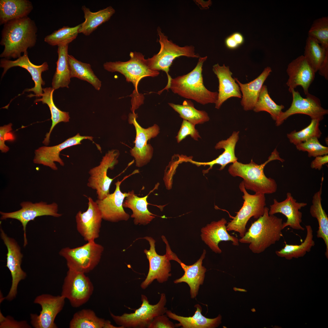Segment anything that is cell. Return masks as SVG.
<instances>
[{"mask_svg": "<svg viewBox=\"0 0 328 328\" xmlns=\"http://www.w3.org/2000/svg\"><path fill=\"white\" fill-rule=\"evenodd\" d=\"M37 32L35 22L28 16L4 24L0 42L4 49L0 57L8 60L20 57L22 53L35 46Z\"/></svg>", "mask_w": 328, "mask_h": 328, "instance_id": "1", "label": "cell"}, {"mask_svg": "<svg viewBox=\"0 0 328 328\" xmlns=\"http://www.w3.org/2000/svg\"><path fill=\"white\" fill-rule=\"evenodd\" d=\"M269 210L266 207L263 215L253 222L244 236L239 239V242L249 244V248L254 253L263 252L283 236L282 218L269 215Z\"/></svg>", "mask_w": 328, "mask_h": 328, "instance_id": "2", "label": "cell"}, {"mask_svg": "<svg viewBox=\"0 0 328 328\" xmlns=\"http://www.w3.org/2000/svg\"><path fill=\"white\" fill-rule=\"evenodd\" d=\"M278 160L283 162L285 160L279 156L275 148L264 163L258 165L252 159L248 164H243L237 161L230 165L228 169L229 173L232 176L240 177L245 189L254 191L255 193L271 194L277 191V185L275 180L267 177L264 170L266 165L269 162Z\"/></svg>", "mask_w": 328, "mask_h": 328, "instance_id": "3", "label": "cell"}, {"mask_svg": "<svg viewBox=\"0 0 328 328\" xmlns=\"http://www.w3.org/2000/svg\"><path fill=\"white\" fill-rule=\"evenodd\" d=\"M207 58V56L200 57L196 65L192 71L186 74L172 78L165 90L170 89L175 94L203 105L215 104L218 92L209 91L203 83L202 67Z\"/></svg>", "mask_w": 328, "mask_h": 328, "instance_id": "4", "label": "cell"}, {"mask_svg": "<svg viewBox=\"0 0 328 328\" xmlns=\"http://www.w3.org/2000/svg\"><path fill=\"white\" fill-rule=\"evenodd\" d=\"M129 56L130 58L128 61L107 62L104 64L103 67L109 72L120 73L124 76L127 82L132 83L135 90L132 94L131 110L134 111L143 103L144 97L138 92L139 82L145 77H156L159 72L150 69L144 56L141 53L131 52Z\"/></svg>", "mask_w": 328, "mask_h": 328, "instance_id": "5", "label": "cell"}, {"mask_svg": "<svg viewBox=\"0 0 328 328\" xmlns=\"http://www.w3.org/2000/svg\"><path fill=\"white\" fill-rule=\"evenodd\" d=\"M157 32L159 38L160 50L158 53L147 59L146 61L149 67L152 70L159 71L162 70L166 73L168 82L166 87H167L172 78L169 74V67L176 58L182 56L199 58L200 56L195 53L193 46H180L169 40L159 27L157 28Z\"/></svg>", "mask_w": 328, "mask_h": 328, "instance_id": "6", "label": "cell"}, {"mask_svg": "<svg viewBox=\"0 0 328 328\" xmlns=\"http://www.w3.org/2000/svg\"><path fill=\"white\" fill-rule=\"evenodd\" d=\"M141 300L140 307L134 313L117 316L110 312L111 317L117 325L123 328H145L155 317L166 313L167 300L164 293L161 294L159 301L155 305L150 304L147 296L143 294L141 296Z\"/></svg>", "mask_w": 328, "mask_h": 328, "instance_id": "7", "label": "cell"}, {"mask_svg": "<svg viewBox=\"0 0 328 328\" xmlns=\"http://www.w3.org/2000/svg\"><path fill=\"white\" fill-rule=\"evenodd\" d=\"M104 250L102 245L91 241L77 247L63 248L59 254L65 259L68 269L86 273L98 265Z\"/></svg>", "mask_w": 328, "mask_h": 328, "instance_id": "8", "label": "cell"}, {"mask_svg": "<svg viewBox=\"0 0 328 328\" xmlns=\"http://www.w3.org/2000/svg\"><path fill=\"white\" fill-rule=\"evenodd\" d=\"M239 188L243 193V205L233 219L227 223L228 231H234L243 237L246 232V226L251 217L258 219L263 215L266 207V198L264 194L255 193L251 195L247 192L242 181Z\"/></svg>", "mask_w": 328, "mask_h": 328, "instance_id": "9", "label": "cell"}, {"mask_svg": "<svg viewBox=\"0 0 328 328\" xmlns=\"http://www.w3.org/2000/svg\"><path fill=\"white\" fill-rule=\"evenodd\" d=\"M85 274L68 269L64 279L61 295L67 299L73 307L87 302L93 293V285Z\"/></svg>", "mask_w": 328, "mask_h": 328, "instance_id": "10", "label": "cell"}, {"mask_svg": "<svg viewBox=\"0 0 328 328\" xmlns=\"http://www.w3.org/2000/svg\"><path fill=\"white\" fill-rule=\"evenodd\" d=\"M21 208L19 210L11 212L0 211V219H12L17 220L21 223L23 231V246L25 247L28 244L26 238V227L30 221L34 220L39 217L50 216L59 217L62 214L58 213V206L56 203L47 204L43 201L33 203L29 201H24L20 204Z\"/></svg>", "mask_w": 328, "mask_h": 328, "instance_id": "11", "label": "cell"}, {"mask_svg": "<svg viewBox=\"0 0 328 328\" xmlns=\"http://www.w3.org/2000/svg\"><path fill=\"white\" fill-rule=\"evenodd\" d=\"M137 114L131 113L129 115L128 122L134 126L136 136L134 142V147L130 150L132 156L135 158L136 166L140 167L146 165L150 161L153 153V148L147 144L148 140L156 137L159 132V126L154 124L147 128H142L136 121Z\"/></svg>", "mask_w": 328, "mask_h": 328, "instance_id": "12", "label": "cell"}, {"mask_svg": "<svg viewBox=\"0 0 328 328\" xmlns=\"http://www.w3.org/2000/svg\"><path fill=\"white\" fill-rule=\"evenodd\" d=\"M119 155L118 150L109 151L103 157L99 165L89 172L90 176L87 185L96 190L98 199H104L110 193V186L114 179L107 176V171L109 169H113L118 163Z\"/></svg>", "mask_w": 328, "mask_h": 328, "instance_id": "13", "label": "cell"}, {"mask_svg": "<svg viewBox=\"0 0 328 328\" xmlns=\"http://www.w3.org/2000/svg\"><path fill=\"white\" fill-rule=\"evenodd\" d=\"M0 232L1 238L7 249L6 266L10 271L12 278L11 287L5 299L11 301L16 297L19 282L25 279L27 275L21 267L23 255L20 247L15 239L7 235L1 226Z\"/></svg>", "mask_w": 328, "mask_h": 328, "instance_id": "14", "label": "cell"}, {"mask_svg": "<svg viewBox=\"0 0 328 328\" xmlns=\"http://www.w3.org/2000/svg\"><path fill=\"white\" fill-rule=\"evenodd\" d=\"M291 93L292 101L290 108L281 113L275 121L276 126L281 125L289 116L296 114H306L312 119H318L321 121L324 116L328 113V110L322 107L320 100L309 93L306 97H302L298 91L292 90Z\"/></svg>", "mask_w": 328, "mask_h": 328, "instance_id": "15", "label": "cell"}, {"mask_svg": "<svg viewBox=\"0 0 328 328\" xmlns=\"http://www.w3.org/2000/svg\"><path fill=\"white\" fill-rule=\"evenodd\" d=\"M142 238L147 241L150 244L149 250L144 251L146 256L149 265V271L145 280L140 285L141 288L145 289L156 279L160 283L165 282L171 276V265L170 256L166 252L165 255H158L155 251V240L152 237L146 236Z\"/></svg>", "mask_w": 328, "mask_h": 328, "instance_id": "16", "label": "cell"}, {"mask_svg": "<svg viewBox=\"0 0 328 328\" xmlns=\"http://www.w3.org/2000/svg\"><path fill=\"white\" fill-rule=\"evenodd\" d=\"M65 298L60 296L44 294L37 296L34 303L39 305L41 310L39 315L31 314V323L35 328H56L54 322L57 314L62 310Z\"/></svg>", "mask_w": 328, "mask_h": 328, "instance_id": "17", "label": "cell"}, {"mask_svg": "<svg viewBox=\"0 0 328 328\" xmlns=\"http://www.w3.org/2000/svg\"><path fill=\"white\" fill-rule=\"evenodd\" d=\"M88 208L85 212L79 211L75 216L77 229L87 242L95 241L99 237L103 219L96 201L88 198Z\"/></svg>", "mask_w": 328, "mask_h": 328, "instance_id": "18", "label": "cell"}, {"mask_svg": "<svg viewBox=\"0 0 328 328\" xmlns=\"http://www.w3.org/2000/svg\"><path fill=\"white\" fill-rule=\"evenodd\" d=\"M125 177L121 181L118 180L115 184L114 192L109 193L103 199H97L95 201L101 213L103 219L111 222L127 220L129 214L124 210L123 204L125 198L129 195L130 191L122 193L120 189L122 181L128 177Z\"/></svg>", "mask_w": 328, "mask_h": 328, "instance_id": "19", "label": "cell"}, {"mask_svg": "<svg viewBox=\"0 0 328 328\" xmlns=\"http://www.w3.org/2000/svg\"><path fill=\"white\" fill-rule=\"evenodd\" d=\"M0 67L3 69L2 77L9 69L12 67H19L26 70L31 75L32 80L34 82L35 86L31 88L26 89L24 92L32 91L35 94H30L28 96L29 97L36 96L39 97H41L43 93L42 86L45 84V82L42 79L41 74L43 72L49 69L47 62H45L39 65L33 64L30 61L27 51L23 53V55L15 60H11L4 58L1 59L0 61Z\"/></svg>", "mask_w": 328, "mask_h": 328, "instance_id": "20", "label": "cell"}, {"mask_svg": "<svg viewBox=\"0 0 328 328\" xmlns=\"http://www.w3.org/2000/svg\"><path fill=\"white\" fill-rule=\"evenodd\" d=\"M307 205L306 203L298 202L290 192L286 194V197L284 200L278 202L276 199L273 200V203L270 206L268 213L269 215L281 213L287 218L285 222H283V228L289 226L292 229L304 231L305 228L301 225L302 213L299 210Z\"/></svg>", "mask_w": 328, "mask_h": 328, "instance_id": "21", "label": "cell"}, {"mask_svg": "<svg viewBox=\"0 0 328 328\" xmlns=\"http://www.w3.org/2000/svg\"><path fill=\"white\" fill-rule=\"evenodd\" d=\"M93 138L92 137L81 136L78 133L57 145L41 147L35 150L33 162L48 166L53 170H57L58 168L55 162L59 163L62 166L64 165L60 157L61 151L68 147L81 144V141L84 139H88L92 141Z\"/></svg>", "mask_w": 328, "mask_h": 328, "instance_id": "22", "label": "cell"}, {"mask_svg": "<svg viewBox=\"0 0 328 328\" xmlns=\"http://www.w3.org/2000/svg\"><path fill=\"white\" fill-rule=\"evenodd\" d=\"M286 72L289 78L286 84L289 92L300 86L306 95L309 93V88L314 79L316 73L303 55L289 63Z\"/></svg>", "mask_w": 328, "mask_h": 328, "instance_id": "23", "label": "cell"}, {"mask_svg": "<svg viewBox=\"0 0 328 328\" xmlns=\"http://www.w3.org/2000/svg\"><path fill=\"white\" fill-rule=\"evenodd\" d=\"M227 222L224 218L207 224L201 230V240L210 248L216 254H221L222 250L218 244L221 241H231L235 246L239 245L238 238L230 235L227 230Z\"/></svg>", "mask_w": 328, "mask_h": 328, "instance_id": "24", "label": "cell"}, {"mask_svg": "<svg viewBox=\"0 0 328 328\" xmlns=\"http://www.w3.org/2000/svg\"><path fill=\"white\" fill-rule=\"evenodd\" d=\"M213 70L219 81L218 98L215 104L216 108L219 109L223 103L230 97L241 98L239 86L232 77L229 67L224 64L220 66L217 63L213 66Z\"/></svg>", "mask_w": 328, "mask_h": 328, "instance_id": "25", "label": "cell"}, {"mask_svg": "<svg viewBox=\"0 0 328 328\" xmlns=\"http://www.w3.org/2000/svg\"><path fill=\"white\" fill-rule=\"evenodd\" d=\"M206 251L204 249L200 258L193 264L188 265L182 262L180 265L183 270L184 275L180 278L174 281V283L178 284L182 282L186 283L190 288L191 298L194 299L197 296L200 286L203 283L207 269L202 265Z\"/></svg>", "mask_w": 328, "mask_h": 328, "instance_id": "26", "label": "cell"}, {"mask_svg": "<svg viewBox=\"0 0 328 328\" xmlns=\"http://www.w3.org/2000/svg\"><path fill=\"white\" fill-rule=\"evenodd\" d=\"M196 309L192 316L184 317L176 315L171 310H167L166 314L168 317L179 322L176 327L182 328H215L221 323L222 316L219 314L214 318H207L202 314V308L199 304H196Z\"/></svg>", "mask_w": 328, "mask_h": 328, "instance_id": "27", "label": "cell"}, {"mask_svg": "<svg viewBox=\"0 0 328 328\" xmlns=\"http://www.w3.org/2000/svg\"><path fill=\"white\" fill-rule=\"evenodd\" d=\"M239 131H234L232 135L227 139L219 141L216 145L215 148L216 149H223L224 151L223 153L218 157L212 161L207 162H199L187 160V161L195 164L198 166L200 165L209 166V168L204 171V173H207L212 169L213 166L215 164H219L221 166L219 169L221 170L224 169L228 164L234 163L237 161V158L235 153V149L236 144L239 139Z\"/></svg>", "mask_w": 328, "mask_h": 328, "instance_id": "28", "label": "cell"}, {"mask_svg": "<svg viewBox=\"0 0 328 328\" xmlns=\"http://www.w3.org/2000/svg\"><path fill=\"white\" fill-rule=\"evenodd\" d=\"M159 185L156 184L155 187L146 196L139 197L135 194L133 190L130 191V194L125 198L123 206V207L131 209L132 214L131 217L134 218V222L135 225H145L149 224L155 218V215L150 212L148 208V203L147 198L149 194L152 192Z\"/></svg>", "mask_w": 328, "mask_h": 328, "instance_id": "29", "label": "cell"}, {"mask_svg": "<svg viewBox=\"0 0 328 328\" xmlns=\"http://www.w3.org/2000/svg\"><path fill=\"white\" fill-rule=\"evenodd\" d=\"M272 71L270 67H267L256 78L246 84H242L234 78L242 94L241 104L245 111L253 109L263 84Z\"/></svg>", "mask_w": 328, "mask_h": 328, "instance_id": "30", "label": "cell"}, {"mask_svg": "<svg viewBox=\"0 0 328 328\" xmlns=\"http://www.w3.org/2000/svg\"><path fill=\"white\" fill-rule=\"evenodd\" d=\"M33 9L28 0H0V25L27 17Z\"/></svg>", "mask_w": 328, "mask_h": 328, "instance_id": "31", "label": "cell"}, {"mask_svg": "<svg viewBox=\"0 0 328 328\" xmlns=\"http://www.w3.org/2000/svg\"><path fill=\"white\" fill-rule=\"evenodd\" d=\"M323 177L321 178V183L319 190L313 195L312 200V204L309 209V212L311 216L316 218L318 221L319 227L316 232V236L322 239L326 246L325 255L328 257V217L323 208L321 195Z\"/></svg>", "mask_w": 328, "mask_h": 328, "instance_id": "32", "label": "cell"}, {"mask_svg": "<svg viewBox=\"0 0 328 328\" xmlns=\"http://www.w3.org/2000/svg\"><path fill=\"white\" fill-rule=\"evenodd\" d=\"M82 9L85 20L80 24L79 33L86 36L90 35L98 26L108 21L115 12V9L111 6L96 12H91L85 5L82 6Z\"/></svg>", "mask_w": 328, "mask_h": 328, "instance_id": "33", "label": "cell"}, {"mask_svg": "<svg viewBox=\"0 0 328 328\" xmlns=\"http://www.w3.org/2000/svg\"><path fill=\"white\" fill-rule=\"evenodd\" d=\"M68 44H61L58 46V59L52 83V87L55 90L60 87H69L71 78L68 58Z\"/></svg>", "mask_w": 328, "mask_h": 328, "instance_id": "34", "label": "cell"}, {"mask_svg": "<svg viewBox=\"0 0 328 328\" xmlns=\"http://www.w3.org/2000/svg\"><path fill=\"white\" fill-rule=\"evenodd\" d=\"M70 328H121L112 324L108 320L97 317L90 309H83L75 313L70 322Z\"/></svg>", "mask_w": 328, "mask_h": 328, "instance_id": "35", "label": "cell"}, {"mask_svg": "<svg viewBox=\"0 0 328 328\" xmlns=\"http://www.w3.org/2000/svg\"><path fill=\"white\" fill-rule=\"evenodd\" d=\"M54 90L52 87L43 88V92L41 96L42 97L37 98L34 101L35 103L41 101L43 104H47L51 112L52 125L49 132L46 134V137L43 142V143L46 146L48 145L50 143V135L54 127L60 122H69L70 118L69 112L61 111L55 104L53 98Z\"/></svg>", "mask_w": 328, "mask_h": 328, "instance_id": "36", "label": "cell"}, {"mask_svg": "<svg viewBox=\"0 0 328 328\" xmlns=\"http://www.w3.org/2000/svg\"><path fill=\"white\" fill-rule=\"evenodd\" d=\"M306 235L303 242L299 245H292L285 243V245L281 249L276 251V254L278 257H284L287 259L293 258H298L304 256L310 252L315 245L313 239V231L310 225L306 226Z\"/></svg>", "mask_w": 328, "mask_h": 328, "instance_id": "37", "label": "cell"}, {"mask_svg": "<svg viewBox=\"0 0 328 328\" xmlns=\"http://www.w3.org/2000/svg\"><path fill=\"white\" fill-rule=\"evenodd\" d=\"M70 78L77 77L88 82L99 91L101 82L94 74L90 64L83 63L68 55Z\"/></svg>", "mask_w": 328, "mask_h": 328, "instance_id": "38", "label": "cell"}, {"mask_svg": "<svg viewBox=\"0 0 328 328\" xmlns=\"http://www.w3.org/2000/svg\"><path fill=\"white\" fill-rule=\"evenodd\" d=\"M303 56L316 73L319 70L324 61L328 59V49L324 48L317 40L308 36Z\"/></svg>", "mask_w": 328, "mask_h": 328, "instance_id": "39", "label": "cell"}, {"mask_svg": "<svg viewBox=\"0 0 328 328\" xmlns=\"http://www.w3.org/2000/svg\"><path fill=\"white\" fill-rule=\"evenodd\" d=\"M169 105L179 114L183 120L187 121L195 125L208 121L210 118L205 111L196 109L190 101H184L182 105L169 103Z\"/></svg>", "mask_w": 328, "mask_h": 328, "instance_id": "40", "label": "cell"}, {"mask_svg": "<svg viewBox=\"0 0 328 328\" xmlns=\"http://www.w3.org/2000/svg\"><path fill=\"white\" fill-rule=\"evenodd\" d=\"M284 108L282 105L277 104L271 98L267 86L263 85L253 109L255 112L265 111L268 113L272 119L276 121Z\"/></svg>", "mask_w": 328, "mask_h": 328, "instance_id": "41", "label": "cell"}, {"mask_svg": "<svg viewBox=\"0 0 328 328\" xmlns=\"http://www.w3.org/2000/svg\"><path fill=\"white\" fill-rule=\"evenodd\" d=\"M80 26V24L73 27L64 26L46 36L44 41L52 46L69 44L77 37Z\"/></svg>", "mask_w": 328, "mask_h": 328, "instance_id": "42", "label": "cell"}, {"mask_svg": "<svg viewBox=\"0 0 328 328\" xmlns=\"http://www.w3.org/2000/svg\"><path fill=\"white\" fill-rule=\"evenodd\" d=\"M320 121L318 119H312L310 124L305 128L298 132L294 130L287 134L290 142L296 145L313 138H319L322 134L319 128Z\"/></svg>", "mask_w": 328, "mask_h": 328, "instance_id": "43", "label": "cell"}, {"mask_svg": "<svg viewBox=\"0 0 328 328\" xmlns=\"http://www.w3.org/2000/svg\"><path fill=\"white\" fill-rule=\"evenodd\" d=\"M308 36L317 40L326 49H328V17H323L313 22Z\"/></svg>", "mask_w": 328, "mask_h": 328, "instance_id": "44", "label": "cell"}, {"mask_svg": "<svg viewBox=\"0 0 328 328\" xmlns=\"http://www.w3.org/2000/svg\"><path fill=\"white\" fill-rule=\"evenodd\" d=\"M296 146L299 151L307 152L309 157L323 156L328 153V147L322 145L316 137L312 138Z\"/></svg>", "mask_w": 328, "mask_h": 328, "instance_id": "45", "label": "cell"}, {"mask_svg": "<svg viewBox=\"0 0 328 328\" xmlns=\"http://www.w3.org/2000/svg\"><path fill=\"white\" fill-rule=\"evenodd\" d=\"M195 125L190 122L183 120L180 129L176 137L177 142L179 143L187 136L190 135L195 140H198L200 138L197 130L195 128Z\"/></svg>", "mask_w": 328, "mask_h": 328, "instance_id": "46", "label": "cell"}, {"mask_svg": "<svg viewBox=\"0 0 328 328\" xmlns=\"http://www.w3.org/2000/svg\"><path fill=\"white\" fill-rule=\"evenodd\" d=\"M31 326L25 320L18 321L10 316L5 317L0 313V328H29Z\"/></svg>", "mask_w": 328, "mask_h": 328, "instance_id": "47", "label": "cell"}, {"mask_svg": "<svg viewBox=\"0 0 328 328\" xmlns=\"http://www.w3.org/2000/svg\"><path fill=\"white\" fill-rule=\"evenodd\" d=\"M176 326L164 314L155 317L149 325L148 328H174Z\"/></svg>", "mask_w": 328, "mask_h": 328, "instance_id": "48", "label": "cell"}, {"mask_svg": "<svg viewBox=\"0 0 328 328\" xmlns=\"http://www.w3.org/2000/svg\"><path fill=\"white\" fill-rule=\"evenodd\" d=\"M12 124L10 123L0 127V150L2 153H6L9 148L5 144V141L8 140L9 135H11Z\"/></svg>", "mask_w": 328, "mask_h": 328, "instance_id": "49", "label": "cell"}, {"mask_svg": "<svg viewBox=\"0 0 328 328\" xmlns=\"http://www.w3.org/2000/svg\"><path fill=\"white\" fill-rule=\"evenodd\" d=\"M328 162V155H327L319 156L315 157V159L312 161L310 167L312 169L320 170L323 166Z\"/></svg>", "mask_w": 328, "mask_h": 328, "instance_id": "50", "label": "cell"}, {"mask_svg": "<svg viewBox=\"0 0 328 328\" xmlns=\"http://www.w3.org/2000/svg\"><path fill=\"white\" fill-rule=\"evenodd\" d=\"M225 43L227 47L230 50L235 49L240 46L231 35L225 39Z\"/></svg>", "mask_w": 328, "mask_h": 328, "instance_id": "51", "label": "cell"}, {"mask_svg": "<svg viewBox=\"0 0 328 328\" xmlns=\"http://www.w3.org/2000/svg\"><path fill=\"white\" fill-rule=\"evenodd\" d=\"M231 35L239 46L244 43V38L241 33L236 32L233 33Z\"/></svg>", "mask_w": 328, "mask_h": 328, "instance_id": "52", "label": "cell"}]
</instances>
